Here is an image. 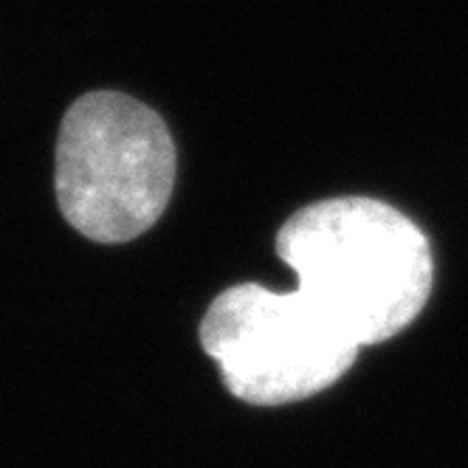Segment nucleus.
I'll list each match as a JSON object with an SVG mask.
<instances>
[{
	"instance_id": "nucleus-1",
	"label": "nucleus",
	"mask_w": 468,
	"mask_h": 468,
	"mask_svg": "<svg viewBox=\"0 0 468 468\" xmlns=\"http://www.w3.org/2000/svg\"><path fill=\"white\" fill-rule=\"evenodd\" d=\"M277 254L296 291L358 345L410 327L431 293L426 234L376 197H330L299 209L277 234Z\"/></svg>"
},
{
	"instance_id": "nucleus-2",
	"label": "nucleus",
	"mask_w": 468,
	"mask_h": 468,
	"mask_svg": "<svg viewBox=\"0 0 468 468\" xmlns=\"http://www.w3.org/2000/svg\"><path fill=\"white\" fill-rule=\"evenodd\" d=\"M176 170L170 130L127 93H85L59 124L57 204L93 243H127L153 229L170 204Z\"/></svg>"
},
{
	"instance_id": "nucleus-3",
	"label": "nucleus",
	"mask_w": 468,
	"mask_h": 468,
	"mask_svg": "<svg viewBox=\"0 0 468 468\" xmlns=\"http://www.w3.org/2000/svg\"><path fill=\"white\" fill-rule=\"evenodd\" d=\"M200 345L218 361L226 389L251 407H282L333 387L361 350L305 293L257 282L215 296Z\"/></svg>"
}]
</instances>
